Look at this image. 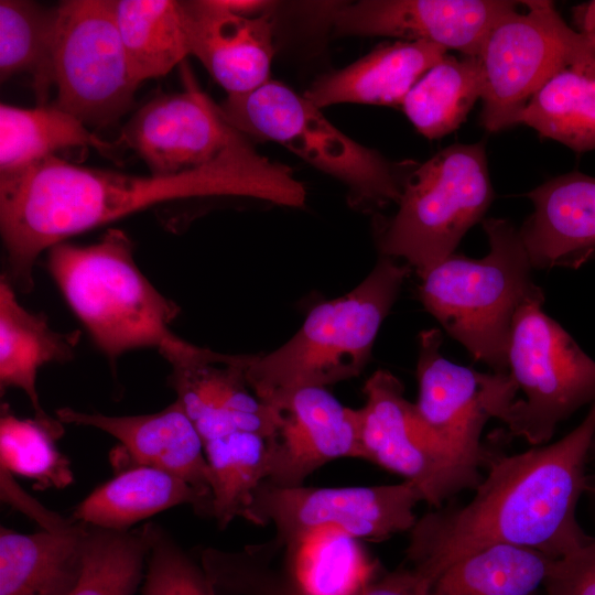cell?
I'll list each match as a JSON object with an SVG mask.
<instances>
[{
	"mask_svg": "<svg viewBox=\"0 0 595 595\" xmlns=\"http://www.w3.org/2000/svg\"><path fill=\"white\" fill-rule=\"evenodd\" d=\"M249 197L302 208L292 170L260 154L242 133L205 165L172 176L83 167L57 155L0 174V230L12 284L29 293L39 256L56 244L159 203Z\"/></svg>",
	"mask_w": 595,
	"mask_h": 595,
	"instance_id": "cell-1",
	"label": "cell"
},
{
	"mask_svg": "<svg viewBox=\"0 0 595 595\" xmlns=\"http://www.w3.org/2000/svg\"><path fill=\"white\" fill-rule=\"evenodd\" d=\"M595 434V403L561 440L512 455L493 453L487 475L464 506L434 508L409 531L412 569L431 585L452 564L485 548L507 544L555 560L588 544L576 519L587 488L585 465Z\"/></svg>",
	"mask_w": 595,
	"mask_h": 595,
	"instance_id": "cell-2",
	"label": "cell"
},
{
	"mask_svg": "<svg viewBox=\"0 0 595 595\" xmlns=\"http://www.w3.org/2000/svg\"><path fill=\"white\" fill-rule=\"evenodd\" d=\"M130 237L108 229L86 246L62 241L47 250L46 269L96 347L115 363L154 348L174 364L199 350L175 335L180 306L161 294L134 261Z\"/></svg>",
	"mask_w": 595,
	"mask_h": 595,
	"instance_id": "cell-3",
	"label": "cell"
},
{
	"mask_svg": "<svg viewBox=\"0 0 595 595\" xmlns=\"http://www.w3.org/2000/svg\"><path fill=\"white\" fill-rule=\"evenodd\" d=\"M412 269L380 256L350 292L314 306L277 349L249 355L245 377L264 403L304 387H323L361 374L379 328Z\"/></svg>",
	"mask_w": 595,
	"mask_h": 595,
	"instance_id": "cell-4",
	"label": "cell"
},
{
	"mask_svg": "<svg viewBox=\"0 0 595 595\" xmlns=\"http://www.w3.org/2000/svg\"><path fill=\"white\" fill-rule=\"evenodd\" d=\"M489 242L479 259L452 253L418 275L419 299L455 340L493 372L506 374L515 316L544 299L519 228L509 220L482 221Z\"/></svg>",
	"mask_w": 595,
	"mask_h": 595,
	"instance_id": "cell-5",
	"label": "cell"
},
{
	"mask_svg": "<svg viewBox=\"0 0 595 595\" xmlns=\"http://www.w3.org/2000/svg\"><path fill=\"white\" fill-rule=\"evenodd\" d=\"M493 199L485 144H452L404 176L398 209L378 232L380 256L420 275L455 252Z\"/></svg>",
	"mask_w": 595,
	"mask_h": 595,
	"instance_id": "cell-6",
	"label": "cell"
},
{
	"mask_svg": "<svg viewBox=\"0 0 595 595\" xmlns=\"http://www.w3.org/2000/svg\"><path fill=\"white\" fill-rule=\"evenodd\" d=\"M219 108L244 136L280 143L342 181L353 204L375 209L399 203L404 177L396 166L342 132L320 108L286 85L270 79L249 93L227 95Z\"/></svg>",
	"mask_w": 595,
	"mask_h": 595,
	"instance_id": "cell-7",
	"label": "cell"
},
{
	"mask_svg": "<svg viewBox=\"0 0 595 595\" xmlns=\"http://www.w3.org/2000/svg\"><path fill=\"white\" fill-rule=\"evenodd\" d=\"M522 305L513 320L504 374L509 404L501 418L510 437L548 443L556 426L595 403V361L542 305Z\"/></svg>",
	"mask_w": 595,
	"mask_h": 595,
	"instance_id": "cell-8",
	"label": "cell"
},
{
	"mask_svg": "<svg viewBox=\"0 0 595 595\" xmlns=\"http://www.w3.org/2000/svg\"><path fill=\"white\" fill-rule=\"evenodd\" d=\"M498 18L477 60L483 80L482 126L497 132L517 125L533 95L556 73L595 52L547 0L522 1Z\"/></svg>",
	"mask_w": 595,
	"mask_h": 595,
	"instance_id": "cell-9",
	"label": "cell"
},
{
	"mask_svg": "<svg viewBox=\"0 0 595 595\" xmlns=\"http://www.w3.org/2000/svg\"><path fill=\"white\" fill-rule=\"evenodd\" d=\"M55 106L86 127H107L133 102L131 76L115 0H67L55 7Z\"/></svg>",
	"mask_w": 595,
	"mask_h": 595,
	"instance_id": "cell-10",
	"label": "cell"
},
{
	"mask_svg": "<svg viewBox=\"0 0 595 595\" xmlns=\"http://www.w3.org/2000/svg\"><path fill=\"white\" fill-rule=\"evenodd\" d=\"M424 501L416 485L399 484L359 487H277L263 482L256 490L249 521L271 522L280 548L321 528H336L360 541H382L410 531L415 506Z\"/></svg>",
	"mask_w": 595,
	"mask_h": 595,
	"instance_id": "cell-11",
	"label": "cell"
},
{
	"mask_svg": "<svg viewBox=\"0 0 595 595\" xmlns=\"http://www.w3.org/2000/svg\"><path fill=\"white\" fill-rule=\"evenodd\" d=\"M441 346L437 328L419 334V396L412 403V418L430 444L479 469L493 455L482 433L487 421L499 420L502 412V376L454 364L442 355Z\"/></svg>",
	"mask_w": 595,
	"mask_h": 595,
	"instance_id": "cell-12",
	"label": "cell"
},
{
	"mask_svg": "<svg viewBox=\"0 0 595 595\" xmlns=\"http://www.w3.org/2000/svg\"><path fill=\"white\" fill-rule=\"evenodd\" d=\"M363 391L366 400L358 409L363 459L416 485L433 508L479 485L483 477L478 468L453 458L422 436L412 418V402L393 374L375 371Z\"/></svg>",
	"mask_w": 595,
	"mask_h": 595,
	"instance_id": "cell-13",
	"label": "cell"
},
{
	"mask_svg": "<svg viewBox=\"0 0 595 595\" xmlns=\"http://www.w3.org/2000/svg\"><path fill=\"white\" fill-rule=\"evenodd\" d=\"M182 93L159 96L126 123L119 143L133 150L150 175L172 176L217 158L239 134L199 89L183 62Z\"/></svg>",
	"mask_w": 595,
	"mask_h": 595,
	"instance_id": "cell-14",
	"label": "cell"
},
{
	"mask_svg": "<svg viewBox=\"0 0 595 595\" xmlns=\"http://www.w3.org/2000/svg\"><path fill=\"white\" fill-rule=\"evenodd\" d=\"M518 2L505 0H360L324 6L336 35L389 36L425 41L477 56L502 14Z\"/></svg>",
	"mask_w": 595,
	"mask_h": 595,
	"instance_id": "cell-15",
	"label": "cell"
},
{
	"mask_svg": "<svg viewBox=\"0 0 595 595\" xmlns=\"http://www.w3.org/2000/svg\"><path fill=\"white\" fill-rule=\"evenodd\" d=\"M267 404L280 415L277 434L269 440V484L302 486L334 459L361 458L359 411L343 405L326 388H300Z\"/></svg>",
	"mask_w": 595,
	"mask_h": 595,
	"instance_id": "cell-16",
	"label": "cell"
},
{
	"mask_svg": "<svg viewBox=\"0 0 595 595\" xmlns=\"http://www.w3.org/2000/svg\"><path fill=\"white\" fill-rule=\"evenodd\" d=\"M248 358L210 349L199 358L171 366L169 383L203 443L236 432L269 440L275 436L279 412L262 402L247 383Z\"/></svg>",
	"mask_w": 595,
	"mask_h": 595,
	"instance_id": "cell-17",
	"label": "cell"
},
{
	"mask_svg": "<svg viewBox=\"0 0 595 595\" xmlns=\"http://www.w3.org/2000/svg\"><path fill=\"white\" fill-rule=\"evenodd\" d=\"M190 54L227 95L249 93L270 80L273 22L270 13L244 17L217 0L180 1Z\"/></svg>",
	"mask_w": 595,
	"mask_h": 595,
	"instance_id": "cell-18",
	"label": "cell"
},
{
	"mask_svg": "<svg viewBox=\"0 0 595 595\" xmlns=\"http://www.w3.org/2000/svg\"><path fill=\"white\" fill-rule=\"evenodd\" d=\"M62 423L90 426L117 439L132 461L184 479L212 501L204 443L181 403L139 415H106L72 408L56 410Z\"/></svg>",
	"mask_w": 595,
	"mask_h": 595,
	"instance_id": "cell-19",
	"label": "cell"
},
{
	"mask_svg": "<svg viewBox=\"0 0 595 595\" xmlns=\"http://www.w3.org/2000/svg\"><path fill=\"white\" fill-rule=\"evenodd\" d=\"M274 549L283 550L279 571L258 547L251 563L277 595H357L379 575V564L360 540L336 528L310 531Z\"/></svg>",
	"mask_w": 595,
	"mask_h": 595,
	"instance_id": "cell-20",
	"label": "cell"
},
{
	"mask_svg": "<svg viewBox=\"0 0 595 595\" xmlns=\"http://www.w3.org/2000/svg\"><path fill=\"white\" fill-rule=\"evenodd\" d=\"M527 196L533 212L519 232L533 269H577L595 258V177L565 173Z\"/></svg>",
	"mask_w": 595,
	"mask_h": 595,
	"instance_id": "cell-21",
	"label": "cell"
},
{
	"mask_svg": "<svg viewBox=\"0 0 595 595\" xmlns=\"http://www.w3.org/2000/svg\"><path fill=\"white\" fill-rule=\"evenodd\" d=\"M447 50L425 41L383 43L348 66L320 76L303 96L317 108L336 104L401 106Z\"/></svg>",
	"mask_w": 595,
	"mask_h": 595,
	"instance_id": "cell-22",
	"label": "cell"
},
{
	"mask_svg": "<svg viewBox=\"0 0 595 595\" xmlns=\"http://www.w3.org/2000/svg\"><path fill=\"white\" fill-rule=\"evenodd\" d=\"M87 524L19 533L0 530V595H69L84 565Z\"/></svg>",
	"mask_w": 595,
	"mask_h": 595,
	"instance_id": "cell-23",
	"label": "cell"
},
{
	"mask_svg": "<svg viewBox=\"0 0 595 595\" xmlns=\"http://www.w3.org/2000/svg\"><path fill=\"white\" fill-rule=\"evenodd\" d=\"M79 331H54L43 313H32L22 306L13 284L0 279V387L18 388L29 398L34 418L44 422L55 419L43 410L36 390L41 367L51 363H67L75 357Z\"/></svg>",
	"mask_w": 595,
	"mask_h": 595,
	"instance_id": "cell-24",
	"label": "cell"
},
{
	"mask_svg": "<svg viewBox=\"0 0 595 595\" xmlns=\"http://www.w3.org/2000/svg\"><path fill=\"white\" fill-rule=\"evenodd\" d=\"M180 505L212 518V501L187 482L159 468L134 465L91 491L77 505L73 519L105 529L129 530Z\"/></svg>",
	"mask_w": 595,
	"mask_h": 595,
	"instance_id": "cell-25",
	"label": "cell"
},
{
	"mask_svg": "<svg viewBox=\"0 0 595 595\" xmlns=\"http://www.w3.org/2000/svg\"><path fill=\"white\" fill-rule=\"evenodd\" d=\"M517 125L575 152L595 150V54L550 78L529 100Z\"/></svg>",
	"mask_w": 595,
	"mask_h": 595,
	"instance_id": "cell-26",
	"label": "cell"
},
{
	"mask_svg": "<svg viewBox=\"0 0 595 595\" xmlns=\"http://www.w3.org/2000/svg\"><path fill=\"white\" fill-rule=\"evenodd\" d=\"M115 14L132 78L139 85L182 64L190 48L177 0H115Z\"/></svg>",
	"mask_w": 595,
	"mask_h": 595,
	"instance_id": "cell-27",
	"label": "cell"
},
{
	"mask_svg": "<svg viewBox=\"0 0 595 595\" xmlns=\"http://www.w3.org/2000/svg\"><path fill=\"white\" fill-rule=\"evenodd\" d=\"M554 560L529 548L488 547L448 566L431 595H536Z\"/></svg>",
	"mask_w": 595,
	"mask_h": 595,
	"instance_id": "cell-28",
	"label": "cell"
},
{
	"mask_svg": "<svg viewBox=\"0 0 595 595\" xmlns=\"http://www.w3.org/2000/svg\"><path fill=\"white\" fill-rule=\"evenodd\" d=\"M85 147L101 151L113 148L55 105H0V174L20 171L64 149Z\"/></svg>",
	"mask_w": 595,
	"mask_h": 595,
	"instance_id": "cell-29",
	"label": "cell"
},
{
	"mask_svg": "<svg viewBox=\"0 0 595 595\" xmlns=\"http://www.w3.org/2000/svg\"><path fill=\"white\" fill-rule=\"evenodd\" d=\"M482 94L477 57L446 54L410 89L401 108L422 136L440 139L465 121Z\"/></svg>",
	"mask_w": 595,
	"mask_h": 595,
	"instance_id": "cell-30",
	"label": "cell"
},
{
	"mask_svg": "<svg viewBox=\"0 0 595 595\" xmlns=\"http://www.w3.org/2000/svg\"><path fill=\"white\" fill-rule=\"evenodd\" d=\"M209 470L212 518L225 529L236 518L249 521L253 496L269 474V439L236 432L204 443Z\"/></svg>",
	"mask_w": 595,
	"mask_h": 595,
	"instance_id": "cell-31",
	"label": "cell"
},
{
	"mask_svg": "<svg viewBox=\"0 0 595 595\" xmlns=\"http://www.w3.org/2000/svg\"><path fill=\"white\" fill-rule=\"evenodd\" d=\"M55 8L28 0L0 1L1 82L28 74L37 106H45L54 85Z\"/></svg>",
	"mask_w": 595,
	"mask_h": 595,
	"instance_id": "cell-32",
	"label": "cell"
},
{
	"mask_svg": "<svg viewBox=\"0 0 595 595\" xmlns=\"http://www.w3.org/2000/svg\"><path fill=\"white\" fill-rule=\"evenodd\" d=\"M63 423L21 419L2 404L0 418V467L36 482L37 489L63 488L73 482L69 461L57 446Z\"/></svg>",
	"mask_w": 595,
	"mask_h": 595,
	"instance_id": "cell-33",
	"label": "cell"
},
{
	"mask_svg": "<svg viewBox=\"0 0 595 595\" xmlns=\"http://www.w3.org/2000/svg\"><path fill=\"white\" fill-rule=\"evenodd\" d=\"M148 551L143 527L111 530L87 524L84 565L69 595H133Z\"/></svg>",
	"mask_w": 595,
	"mask_h": 595,
	"instance_id": "cell-34",
	"label": "cell"
},
{
	"mask_svg": "<svg viewBox=\"0 0 595 595\" xmlns=\"http://www.w3.org/2000/svg\"><path fill=\"white\" fill-rule=\"evenodd\" d=\"M149 551L143 595H218L201 563H196L161 526H143Z\"/></svg>",
	"mask_w": 595,
	"mask_h": 595,
	"instance_id": "cell-35",
	"label": "cell"
},
{
	"mask_svg": "<svg viewBox=\"0 0 595 595\" xmlns=\"http://www.w3.org/2000/svg\"><path fill=\"white\" fill-rule=\"evenodd\" d=\"M543 587L547 595H595V538L577 552L554 560Z\"/></svg>",
	"mask_w": 595,
	"mask_h": 595,
	"instance_id": "cell-36",
	"label": "cell"
},
{
	"mask_svg": "<svg viewBox=\"0 0 595 595\" xmlns=\"http://www.w3.org/2000/svg\"><path fill=\"white\" fill-rule=\"evenodd\" d=\"M1 499L18 508L20 511L35 520L43 530L57 531L69 527L73 520H67L56 512L50 511L36 499L28 495L13 479V475L0 467Z\"/></svg>",
	"mask_w": 595,
	"mask_h": 595,
	"instance_id": "cell-37",
	"label": "cell"
},
{
	"mask_svg": "<svg viewBox=\"0 0 595 595\" xmlns=\"http://www.w3.org/2000/svg\"><path fill=\"white\" fill-rule=\"evenodd\" d=\"M431 587L412 567L398 569L378 575L357 595H431Z\"/></svg>",
	"mask_w": 595,
	"mask_h": 595,
	"instance_id": "cell-38",
	"label": "cell"
},
{
	"mask_svg": "<svg viewBox=\"0 0 595 595\" xmlns=\"http://www.w3.org/2000/svg\"><path fill=\"white\" fill-rule=\"evenodd\" d=\"M573 20L577 32L595 52V0L574 7Z\"/></svg>",
	"mask_w": 595,
	"mask_h": 595,
	"instance_id": "cell-39",
	"label": "cell"
},
{
	"mask_svg": "<svg viewBox=\"0 0 595 595\" xmlns=\"http://www.w3.org/2000/svg\"><path fill=\"white\" fill-rule=\"evenodd\" d=\"M217 2L232 13L244 17H258L267 11L271 2L260 0H217Z\"/></svg>",
	"mask_w": 595,
	"mask_h": 595,
	"instance_id": "cell-40",
	"label": "cell"
},
{
	"mask_svg": "<svg viewBox=\"0 0 595 595\" xmlns=\"http://www.w3.org/2000/svg\"><path fill=\"white\" fill-rule=\"evenodd\" d=\"M589 459L595 462V434L593 436L589 451H588V461ZM586 491L589 493L595 498V482L592 484L588 482Z\"/></svg>",
	"mask_w": 595,
	"mask_h": 595,
	"instance_id": "cell-41",
	"label": "cell"
}]
</instances>
